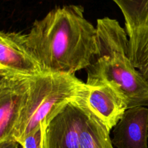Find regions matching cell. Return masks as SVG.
<instances>
[{"mask_svg": "<svg viewBox=\"0 0 148 148\" xmlns=\"http://www.w3.org/2000/svg\"><path fill=\"white\" fill-rule=\"evenodd\" d=\"M84 12L81 5H64L33 23L27 42L44 72L75 75L92 63L98 53L97 30Z\"/></svg>", "mask_w": 148, "mask_h": 148, "instance_id": "obj_1", "label": "cell"}, {"mask_svg": "<svg viewBox=\"0 0 148 148\" xmlns=\"http://www.w3.org/2000/svg\"><path fill=\"white\" fill-rule=\"evenodd\" d=\"M98 53L87 69V85L109 84L127 102L128 108L148 106V82L129 56V38L118 20H97Z\"/></svg>", "mask_w": 148, "mask_h": 148, "instance_id": "obj_2", "label": "cell"}, {"mask_svg": "<svg viewBox=\"0 0 148 148\" xmlns=\"http://www.w3.org/2000/svg\"><path fill=\"white\" fill-rule=\"evenodd\" d=\"M87 88L86 82L69 74L43 72L31 77L14 126V142L20 144L66 104L83 95Z\"/></svg>", "mask_w": 148, "mask_h": 148, "instance_id": "obj_3", "label": "cell"}, {"mask_svg": "<svg viewBox=\"0 0 148 148\" xmlns=\"http://www.w3.org/2000/svg\"><path fill=\"white\" fill-rule=\"evenodd\" d=\"M113 1L124 16L130 60L148 82V0Z\"/></svg>", "mask_w": 148, "mask_h": 148, "instance_id": "obj_4", "label": "cell"}, {"mask_svg": "<svg viewBox=\"0 0 148 148\" xmlns=\"http://www.w3.org/2000/svg\"><path fill=\"white\" fill-rule=\"evenodd\" d=\"M44 72L40 61L19 32L0 33V76L33 77Z\"/></svg>", "mask_w": 148, "mask_h": 148, "instance_id": "obj_5", "label": "cell"}, {"mask_svg": "<svg viewBox=\"0 0 148 148\" xmlns=\"http://www.w3.org/2000/svg\"><path fill=\"white\" fill-rule=\"evenodd\" d=\"M79 98L42 124L43 148H79V134L85 116Z\"/></svg>", "mask_w": 148, "mask_h": 148, "instance_id": "obj_6", "label": "cell"}, {"mask_svg": "<svg viewBox=\"0 0 148 148\" xmlns=\"http://www.w3.org/2000/svg\"><path fill=\"white\" fill-rule=\"evenodd\" d=\"M31 77L0 76V145L17 143L13 132Z\"/></svg>", "mask_w": 148, "mask_h": 148, "instance_id": "obj_7", "label": "cell"}, {"mask_svg": "<svg viewBox=\"0 0 148 148\" xmlns=\"http://www.w3.org/2000/svg\"><path fill=\"white\" fill-rule=\"evenodd\" d=\"M87 85L88 89L81 101L111 132L128 109L127 102L109 84L100 82Z\"/></svg>", "mask_w": 148, "mask_h": 148, "instance_id": "obj_8", "label": "cell"}, {"mask_svg": "<svg viewBox=\"0 0 148 148\" xmlns=\"http://www.w3.org/2000/svg\"><path fill=\"white\" fill-rule=\"evenodd\" d=\"M116 148H148V107L137 106L126 111L113 132Z\"/></svg>", "mask_w": 148, "mask_h": 148, "instance_id": "obj_9", "label": "cell"}, {"mask_svg": "<svg viewBox=\"0 0 148 148\" xmlns=\"http://www.w3.org/2000/svg\"><path fill=\"white\" fill-rule=\"evenodd\" d=\"M81 97L85 116L79 134V148H114L110 131L86 108Z\"/></svg>", "mask_w": 148, "mask_h": 148, "instance_id": "obj_10", "label": "cell"}, {"mask_svg": "<svg viewBox=\"0 0 148 148\" xmlns=\"http://www.w3.org/2000/svg\"><path fill=\"white\" fill-rule=\"evenodd\" d=\"M23 148H43V126L26 136L20 143Z\"/></svg>", "mask_w": 148, "mask_h": 148, "instance_id": "obj_11", "label": "cell"}, {"mask_svg": "<svg viewBox=\"0 0 148 148\" xmlns=\"http://www.w3.org/2000/svg\"><path fill=\"white\" fill-rule=\"evenodd\" d=\"M12 148H23V147H22L19 144H17V145H14Z\"/></svg>", "mask_w": 148, "mask_h": 148, "instance_id": "obj_12", "label": "cell"}]
</instances>
